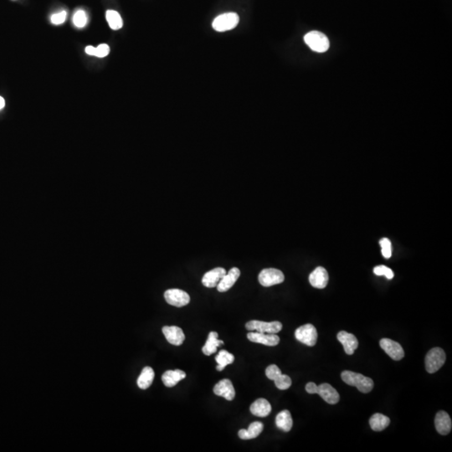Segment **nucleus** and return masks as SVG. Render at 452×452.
Masks as SVG:
<instances>
[{
	"mask_svg": "<svg viewBox=\"0 0 452 452\" xmlns=\"http://www.w3.org/2000/svg\"><path fill=\"white\" fill-rule=\"evenodd\" d=\"M317 394L330 404H337L340 400L338 391L329 383H322L317 386Z\"/></svg>",
	"mask_w": 452,
	"mask_h": 452,
	"instance_id": "18",
	"label": "nucleus"
},
{
	"mask_svg": "<svg viewBox=\"0 0 452 452\" xmlns=\"http://www.w3.org/2000/svg\"><path fill=\"white\" fill-rule=\"evenodd\" d=\"M280 374H281V371L276 365H270L265 369V375L269 380H275L278 376H280Z\"/></svg>",
	"mask_w": 452,
	"mask_h": 452,
	"instance_id": "33",
	"label": "nucleus"
},
{
	"mask_svg": "<svg viewBox=\"0 0 452 452\" xmlns=\"http://www.w3.org/2000/svg\"><path fill=\"white\" fill-rule=\"evenodd\" d=\"M380 244L381 245L382 255H383V257L386 259L390 258L392 255V248L391 242L389 241V239L383 238L380 240Z\"/></svg>",
	"mask_w": 452,
	"mask_h": 452,
	"instance_id": "31",
	"label": "nucleus"
},
{
	"mask_svg": "<svg viewBox=\"0 0 452 452\" xmlns=\"http://www.w3.org/2000/svg\"><path fill=\"white\" fill-rule=\"evenodd\" d=\"M435 429L442 435L449 434L452 428V422L449 415L446 411H439L435 419Z\"/></svg>",
	"mask_w": 452,
	"mask_h": 452,
	"instance_id": "15",
	"label": "nucleus"
},
{
	"mask_svg": "<svg viewBox=\"0 0 452 452\" xmlns=\"http://www.w3.org/2000/svg\"><path fill=\"white\" fill-rule=\"evenodd\" d=\"M214 393L217 396L226 399V400L232 401L235 399V388L232 382L227 379L220 380L214 385Z\"/></svg>",
	"mask_w": 452,
	"mask_h": 452,
	"instance_id": "12",
	"label": "nucleus"
},
{
	"mask_svg": "<svg viewBox=\"0 0 452 452\" xmlns=\"http://www.w3.org/2000/svg\"><path fill=\"white\" fill-rule=\"evenodd\" d=\"M73 22L76 27L83 28L87 23V16L83 10H79L75 13L73 17Z\"/></svg>",
	"mask_w": 452,
	"mask_h": 452,
	"instance_id": "30",
	"label": "nucleus"
},
{
	"mask_svg": "<svg viewBox=\"0 0 452 452\" xmlns=\"http://www.w3.org/2000/svg\"><path fill=\"white\" fill-rule=\"evenodd\" d=\"M276 425L278 429L288 432L293 428V420L292 415L288 410H282L276 418Z\"/></svg>",
	"mask_w": 452,
	"mask_h": 452,
	"instance_id": "23",
	"label": "nucleus"
},
{
	"mask_svg": "<svg viewBox=\"0 0 452 452\" xmlns=\"http://www.w3.org/2000/svg\"><path fill=\"white\" fill-rule=\"evenodd\" d=\"M304 41L312 51L318 53L326 52L330 47L329 38L324 34L316 30L307 34L304 37Z\"/></svg>",
	"mask_w": 452,
	"mask_h": 452,
	"instance_id": "2",
	"label": "nucleus"
},
{
	"mask_svg": "<svg viewBox=\"0 0 452 452\" xmlns=\"http://www.w3.org/2000/svg\"><path fill=\"white\" fill-rule=\"evenodd\" d=\"M186 377V374L184 371L176 369V370H168L162 376L163 383L168 388H173L177 383L184 380Z\"/></svg>",
	"mask_w": 452,
	"mask_h": 452,
	"instance_id": "19",
	"label": "nucleus"
},
{
	"mask_svg": "<svg viewBox=\"0 0 452 452\" xmlns=\"http://www.w3.org/2000/svg\"><path fill=\"white\" fill-rule=\"evenodd\" d=\"M250 412L259 417H265L271 413V405L265 399H258L250 405Z\"/></svg>",
	"mask_w": 452,
	"mask_h": 452,
	"instance_id": "20",
	"label": "nucleus"
},
{
	"mask_svg": "<svg viewBox=\"0 0 452 452\" xmlns=\"http://www.w3.org/2000/svg\"><path fill=\"white\" fill-rule=\"evenodd\" d=\"M163 333L169 344L180 346L185 340L183 330L176 326H165L163 328Z\"/></svg>",
	"mask_w": 452,
	"mask_h": 452,
	"instance_id": "11",
	"label": "nucleus"
},
{
	"mask_svg": "<svg viewBox=\"0 0 452 452\" xmlns=\"http://www.w3.org/2000/svg\"><path fill=\"white\" fill-rule=\"evenodd\" d=\"M275 384L278 387V389L285 390V389H289L292 385V380L288 375L286 374H280L276 380H274Z\"/></svg>",
	"mask_w": 452,
	"mask_h": 452,
	"instance_id": "29",
	"label": "nucleus"
},
{
	"mask_svg": "<svg viewBox=\"0 0 452 452\" xmlns=\"http://www.w3.org/2000/svg\"><path fill=\"white\" fill-rule=\"evenodd\" d=\"M263 429H264V425L261 422H253L250 424L248 430H244V429L240 430L238 435L242 440H250V439H254L258 436L262 432Z\"/></svg>",
	"mask_w": 452,
	"mask_h": 452,
	"instance_id": "21",
	"label": "nucleus"
},
{
	"mask_svg": "<svg viewBox=\"0 0 452 452\" xmlns=\"http://www.w3.org/2000/svg\"><path fill=\"white\" fill-rule=\"evenodd\" d=\"M241 276V271L237 267H233L229 270L227 274L224 276L219 284L217 285V290L220 293H226L229 291L234 285L236 280Z\"/></svg>",
	"mask_w": 452,
	"mask_h": 452,
	"instance_id": "14",
	"label": "nucleus"
},
{
	"mask_svg": "<svg viewBox=\"0 0 452 452\" xmlns=\"http://www.w3.org/2000/svg\"><path fill=\"white\" fill-rule=\"evenodd\" d=\"M390 424L389 417L382 414H374L369 419V425L374 431H382L387 428Z\"/></svg>",
	"mask_w": 452,
	"mask_h": 452,
	"instance_id": "24",
	"label": "nucleus"
},
{
	"mask_svg": "<svg viewBox=\"0 0 452 452\" xmlns=\"http://www.w3.org/2000/svg\"><path fill=\"white\" fill-rule=\"evenodd\" d=\"M329 279L328 271L322 266L315 269L309 276V281H310L311 285L318 289L325 288L329 283Z\"/></svg>",
	"mask_w": 452,
	"mask_h": 452,
	"instance_id": "13",
	"label": "nucleus"
},
{
	"mask_svg": "<svg viewBox=\"0 0 452 452\" xmlns=\"http://www.w3.org/2000/svg\"><path fill=\"white\" fill-rule=\"evenodd\" d=\"M215 360L217 362V370L222 371L227 365H231L235 360V357L232 353H229L226 350H220V353L215 357Z\"/></svg>",
	"mask_w": 452,
	"mask_h": 452,
	"instance_id": "26",
	"label": "nucleus"
},
{
	"mask_svg": "<svg viewBox=\"0 0 452 452\" xmlns=\"http://www.w3.org/2000/svg\"><path fill=\"white\" fill-rule=\"evenodd\" d=\"M337 338L341 344L344 345V351L348 355H352L359 346V341L355 336L347 331H339Z\"/></svg>",
	"mask_w": 452,
	"mask_h": 452,
	"instance_id": "16",
	"label": "nucleus"
},
{
	"mask_svg": "<svg viewBox=\"0 0 452 452\" xmlns=\"http://www.w3.org/2000/svg\"><path fill=\"white\" fill-rule=\"evenodd\" d=\"M164 298L169 304L176 308H182L189 304L190 296L186 292L180 289H169L164 293Z\"/></svg>",
	"mask_w": 452,
	"mask_h": 452,
	"instance_id": "8",
	"label": "nucleus"
},
{
	"mask_svg": "<svg viewBox=\"0 0 452 452\" xmlns=\"http://www.w3.org/2000/svg\"><path fill=\"white\" fill-rule=\"evenodd\" d=\"M154 371L151 367H145L138 379V385L141 389H147L153 383Z\"/></svg>",
	"mask_w": 452,
	"mask_h": 452,
	"instance_id": "25",
	"label": "nucleus"
},
{
	"mask_svg": "<svg viewBox=\"0 0 452 452\" xmlns=\"http://www.w3.org/2000/svg\"><path fill=\"white\" fill-rule=\"evenodd\" d=\"M240 17L235 13H226L214 18L212 26L218 32H226L233 30L238 25Z\"/></svg>",
	"mask_w": 452,
	"mask_h": 452,
	"instance_id": "4",
	"label": "nucleus"
},
{
	"mask_svg": "<svg viewBox=\"0 0 452 452\" xmlns=\"http://www.w3.org/2000/svg\"><path fill=\"white\" fill-rule=\"evenodd\" d=\"M4 105H5V101H4L3 97H0V110L3 109Z\"/></svg>",
	"mask_w": 452,
	"mask_h": 452,
	"instance_id": "36",
	"label": "nucleus"
},
{
	"mask_svg": "<svg viewBox=\"0 0 452 452\" xmlns=\"http://www.w3.org/2000/svg\"><path fill=\"white\" fill-rule=\"evenodd\" d=\"M374 274L377 275V276H385L386 278H388L389 280L394 278L393 271H392L391 269L385 266V265H379V266L374 267Z\"/></svg>",
	"mask_w": 452,
	"mask_h": 452,
	"instance_id": "32",
	"label": "nucleus"
},
{
	"mask_svg": "<svg viewBox=\"0 0 452 452\" xmlns=\"http://www.w3.org/2000/svg\"><path fill=\"white\" fill-rule=\"evenodd\" d=\"M295 338L301 344L309 347L316 345L317 340V331L313 324H305L301 326L295 331Z\"/></svg>",
	"mask_w": 452,
	"mask_h": 452,
	"instance_id": "5",
	"label": "nucleus"
},
{
	"mask_svg": "<svg viewBox=\"0 0 452 452\" xmlns=\"http://www.w3.org/2000/svg\"><path fill=\"white\" fill-rule=\"evenodd\" d=\"M245 328L249 331H257L258 332L276 333L277 334L278 332L281 331L282 324L278 321L266 323V322H262V321L252 320V321H250L245 324Z\"/></svg>",
	"mask_w": 452,
	"mask_h": 452,
	"instance_id": "7",
	"label": "nucleus"
},
{
	"mask_svg": "<svg viewBox=\"0 0 452 452\" xmlns=\"http://www.w3.org/2000/svg\"><path fill=\"white\" fill-rule=\"evenodd\" d=\"M106 20L108 23L109 26L113 30H120L121 28L123 25L122 18L119 15V13L115 11V10H108L105 14Z\"/></svg>",
	"mask_w": 452,
	"mask_h": 452,
	"instance_id": "27",
	"label": "nucleus"
},
{
	"mask_svg": "<svg viewBox=\"0 0 452 452\" xmlns=\"http://www.w3.org/2000/svg\"><path fill=\"white\" fill-rule=\"evenodd\" d=\"M381 348L395 361L401 360L404 357V351L400 344L389 338H383L380 342Z\"/></svg>",
	"mask_w": 452,
	"mask_h": 452,
	"instance_id": "9",
	"label": "nucleus"
},
{
	"mask_svg": "<svg viewBox=\"0 0 452 452\" xmlns=\"http://www.w3.org/2000/svg\"><path fill=\"white\" fill-rule=\"evenodd\" d=\"M258 280L261 286L265 287L274 286L282 283L285 280V277L282 271L275 268L264 269L260 272Z\"/></svg>",
	"mask_w": 452,
	"mask_h": 452,
	"instance_id": "6",
	"label": "nucleus"
},
{
	"mask_svg": "<svg viewBox=\"0 0 452 452\" xmlns=\"http://www.w3.org/2000/svg\"><path fill=\"white\" fill-rule=\"evenodd\" d=\"M226 274V271L222 267L213 269L204 275L202 279L203 285L208 288L215 287Z\"/></svg>",
	"mask_w": 452,
	"mask_h": 452,
	"instance_id": "17",
	"label": "nucleus"
},
{
	"mask_svg": "<svg viewBox=\"0 0 452 452\" xmlns=\"http://www.w3.org/2000/svg\"><path fill=\"white\" fill-rule=\"evenodd\" d=\"M306 391L308 392V394H311V395L317 394V385L315 383L310 382L306 385Z\"/></svg>",
	"mask_w": 452,
	"mask_h": 452,
	"instance_id": "35",
	"label": "nucleus"
},
{
	"mask_svg": "<svg viewBox=\"0 0 452 452\" xmlns=\"http://www.w3.org/2000/svg\"><path fill=\"white\" fill-rule=\"evenodd\" d=\"M109 52H110V47L105 44H102V45H98L97 47H93L90 45L86 48L87 54L93 55L96 57H105L106 55H108Z\"/></svg>",
	"mask_w": 452,
	"mask_h": 452,
	"instance_id": "28",
	"label": "nucleus"
},
{
	"mask_svg": "<svg viewBox=\"0 0 452 452\" xmlns=\"http://www.w3.org/2000/svg\"><path fill=\"white\" fill-rule=\"evenodd\" d=\"M341 378L347 384L355 386L362 393H369L374 389L373 380L368 377L364 376L363 374L346 370L341 374Z\"/></svg>",
	"mask_w": 452,
	"mask_h": 452,
	"instance_id": "1",
	"label": "nucleus"
},
{
	"mask_svg": "<svg viewBox=\"0 0 452 452\" xmlns=\"http://www.w3.org/2000/svg\"><path fill=\"white\" fill-rule=\"evenodd\" d=\"M247 338L250 342L261 344L266 346H277L280 343V338L276 333H264V332H249Z\"/></svg>",
	"mask_w": 452,
	"mask_h": 452,
	"instance_id": "10",
	"label": "nucleus"
},
{
	"mask_svg": "<svg viewBox=\"0 0 452 452\" xmlns=\"http://www.w3.org/2000/svg\"><path fill=\"white\" fill-rule=\"evenodd\" d=\"M224 342L218 339V333L216 331H210L209 334L208 339L202 348V352L205 355L210 356L216 353L218 347L223 345Z\"/></svg>",
	"mask_w": 452,
	"mask_h": 452,
	"instance_id": "22",
	"label": "nucleus"
},
{
	"mask_svg": "<svg viewBox=\"0 0 452 452\" xmlns=\"http://www.w3.org/2000/svg\"><path fill=\"white\" fill-rule=\"evenodd\" d=\"M446 356L440 348H434L429 351L425 357V368L429 374H434L443 366Z\"/></svg>",
	"mask_w": 452,
	"mask_h": 452,
	"instance_id": "3",
	"label": "nucleus"
},
{
	"mask_svg": "<svg viewBox=\"0 0 452 452\" xmlns=\"http://www.w3.org/2000/svg\"><path fill=\"white\" fill-rule=\"evenodd\" d=\"M67 19V12L62 11V12L58 13L55 15L52 16V22L54 24H60L66 21Z\"/></svg>",
	"mask_w": 452,
	"mask_h": 452,
	"instance_id": "34",
	"label": "nucleus"
}]
</instances>
